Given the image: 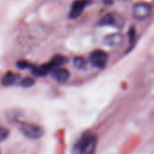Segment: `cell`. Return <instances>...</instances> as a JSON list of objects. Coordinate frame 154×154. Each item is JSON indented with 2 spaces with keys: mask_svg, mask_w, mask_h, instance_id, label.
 I'll return each mask as SVG.
<instances>
[{
  "mask_svg": "<svg viewBox=\"0 0 154 154\" xmlns=\"http://www.w3.org/2000/svg\"><path fill=\"white\" fill-rule=\"evenodd\" d=\"M97 138L94 134L85 135L75 146L74 154H95Z\"/></svg>",
  "mask_w": 154,
  "mask_h": 154,
  "instance_id": "1",
  "label": "cell"
},
{
  "mask_svg": "<svg viewBox=\"0 0 154 154\" xmlns=\"http://www.w3.org/2000/svg\"><path fill=\"white\" fill-rule=\"evenodd\" d=\"M19 128L23 135H25L29 139H32V140H36V139L42 137V135L44 134V131L41 126L33 125V124L21 123L19 125Z\"/></svg>",
  "mask_w": 154,
  "mask_h": 154,
  "instance_id": "2",
  "label": "cell"
},
{
  "mask_svg": "<svg viewBox=\"0 0 154 154\" xmlns=\"http://www.w3.org/2000/svg\"><path fill=\"white\" fill-rule=\"evenodd\" d=\"M125 20L124 16L117 13H111L105 15L100 21V25H111L117 29H122L125 25Z\"/></svg>",
  "mask_w": 154,
  "mask_h": 154,
  "instance_id": "3",
  "label": "cell"
},
{
  "mask_svg": "<svg viewBox=\"0 0 154 154\" xmlns=\"http://www.w3.org/2000/svg\"><path fill=\"white\" fill-rule=\"evenodd\" d=\"M152 13V5L148 3H137L133 6L132 14L137 20H145Z\"/></svg>",
  "mask_w": 154,
  "mask_h": 154,
  "instance_id": "4",
  "label": "cell"
},
{
  "mask_svg": "<svg viewBox=\"0 0 154 154\" xmlns=\"http://www.w3.org/2000/svg\"><path fill=\"white\" fill-rule=\"evenodd\" d=\"M107 60H108L107 54L101 50L94 51L90 54V62L94 67H97L98 69H104L107 63Z\"/></svg>",
  "mask_w": 154,
  "mask_h": 154,
  "instance_id": "5",
  "label": "cell"
},
{
  "mask_svg": "<svg viewBox=\"0 0 154 154\" xmlns=\"http://www.w3.org/2000/svg\"><path fill=\"white\" fill-rule=\"evenodd\" d=\"M124 42V36L120 33H112L107 35L104 39V44L111 47V48H116L123 44Z\"/></svg>",
  "mask_w": 154,
  "mask_h": 154,
  "instance_id": "6",
  "label": "cell"
},
{
  "mask_svg": "<svg viewBox=\"0 0 154 154\" xmlns=\"http://www.w3.org/2000/svg\"><path fill=\"white\" fill-rule=\"evenodd\" d=\"M88 4H89L88 0H78L76 2H74V4L72 5L71 10H70V13H69L70 18L79 17Z\"/></svg>",
  "mask_w": 154,
  "mask_h": 154,
  "instance_id": "7",
  "label": "cell"
},
{
  "mask_svg": "<svg viewBox=\"0 0 154 154\" xmlns=\"http://www.w3.org/2000/svg\"><path fill=\"white\" fill-rule=\"evenodd\" d=\"M52 76L56 81L59 83H65L69 79V71L66 69H55L53 70Z\"/></svg>",
  "mask_w": 154,
  "mask_h": 154,
  "instance_id": "8",
  "label": "cell"
},
{
  "mask_svg": "<svg viewBox=\"0 0 154 154\" xmlns=\"http://www.w3.org/2000/svg\"><path fill=\"white\" fill-rule=\"evenodd\" d=\"M15 80H16V75L14 73H13L12 71H8L2 77L1 83H2V85L7 87V86L13 85Z\"/></svg>",
  "mask_w": 154,
  "mask_h": 154,
  "instance_id": "9",
  "label": "cell"
},
{
  "mask_svg": "<svg viewBox=\"0 0 154 154\" xmlns=\"http://www.w3.org/2000/svg\"><path fill=\"white\" fill-rule=\"evenodd\" d=\"M73 63H74V66L77 67L78 69H84L86 67V60L81 58V57H76L74 58V60H73Z\"/></svg>",
  "mask_w": 154,
  "mask_h": 154,
  "instance_id": "10",
  "label": "cell"
},
{
  "mask_svg": "<svg viewBox=\"0 0 154 154\" xmlns=\"http://www.w3.org/2000/svg\"><path fill=\"white\" fill-rule=\"evenodd\" d=\"M8 134H9L8 129L4 126H0V142H3L4 140H5Z\"/></svg>",
  "mask_w": 154,
  "mask_h": 154,
  "instance_id": "11",
  "label": "cell"
},
{
  "mask_svg": "<svg viewBox=\"0 0 154 154\" xmlns=\"http://www.w3.org/2000/svg\"><path fill=\"white\" fill-rule=\"evenodd\" d=\"M34 84V80L32 78H25L21 81V85L24 88H29L32 87Z\"/></svg>",
  "mask_w": 154,
  "mask_h": 154,
  "instance_id": "12",
  "label": "cell"
},
{
  "mask_svg": "<svg viewBox=\"0 0 154 154\" xmlns=\"http://www.w3.org/2000/svg\"><path fill=\"white\" fill-rule=\"evenodd\" d=\"M125 1H126V0H125Z\"/></svg>",
  "mask_w": 154,
  "mask_h": 154,
  "instance_id": "13",
  "label": "cell"
}]
</instances>
